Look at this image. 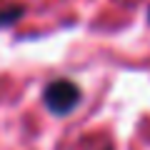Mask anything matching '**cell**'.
Listing matches in <instances>:
<instances>
[{
  "label": "cell",
  "mask_w": 150,
  "mask_h": 150,
  "mask_svg": "<svg viewBox=\"0 0 150 150\" xmlns=\"http://www.w3.org/2000/svg\"><path fill=\"white\" fill-rule=\"evenodd\" d=\"M83 100V90L78 88V83L68 80V78H58V80L48 83L43 90V103L53 115H68Z\"/></svg>",
  "instance_id": "obj_1"
},
{
  "label": "cell",
  "mask_w": 150,
  "mask_h": 150,
  "mask_svg": "<svg viewBox=\"0 0 150 150\" xmlns=\"http://www.w3.org/2000/svg\"><path fill=\"white\" fill-rule=\"evenodd\" d=\"M23 15H25V5L23 3H5V5L0 8V28L15 25Z\"/></svg>",
  "instance_id": "obj_2"
},
{
  "label": "cell",
  "mask_w": 150,
  "mask_h": 150,
  "mask_svg": "<svg viewBox=\"0 0 150 150\" xmlns=\"http://www.w3.org/2000/svg\"><path fill=\"white\" fill-rule=\"evenodd\" d=\"M148 20H150V10H148Z\"/></svg>",
  "instance_id": "obj_3"
},
{
  "label": "cell",
  "mask_w": 150,
  "mask_h": 150,
  "mask_svg": "<svg viewBox=\"0 0 150 150\" xmlns=\"http://www.w3.org/2000/svg\"><path fill=\"white\" fill-rule=\"evenodd\" d=\"M105 150H112V148H105Z\"/></svg>",
  "instance_id": "obj_4"
}]
</instances>
